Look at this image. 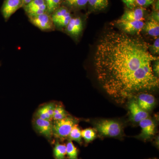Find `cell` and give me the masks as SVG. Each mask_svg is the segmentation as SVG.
I'll return each instance as SVG.
<instances>
[{
	"label": "cell",
	"mask_w": 159,
	"mask_h": 159,
	"mask_svg": "<svg viewBox=\"0 0 159 159\" xmlns=\"http://www.w3.org/2000/svg\"><path fill=\"white\" fill-rule=\"evenodd\" d=\"M149 49L145 42L122 31H109L99 39L93 57L96 76L106 93L118 103L158 88L153 66L159 57Z\"/></svg>",
	"instance_id": "6da1fadb"
},
{
	"label": "cell",
	"mask_w": 159,
	"mask_h": 159,
	"mask_svg": "<svg viewBox=\"0 0 159 159\" xmlns=\"http://www.w3.org/2000/svg\"><path fill=\"white\" fill-rule=\"evenodd\" d=\"M78 122V119L70 115L61 120L53 121V136L60 139L68 138L72 129Z\"/></svg>",
	"instance_id": "7a4b0ae2"
},
{
	"label": "cell",
	"mask_w": 159,
	"mask_h": 159,
	"mask_svg": "<svg viewBox=\"0 0 159 159\" xmlns=\"http://www.w3.org/2000/svg\"><path fill=\"white\" fill-rule=\"evenodd\" d=\"M94 125L98 132L104 136L116 137L122 133V124L115 120H99L95 122Z\"/></svg>",
	"instance_id": "3957f363"
},
{
	"label": "cell",
	"mask_w": 159,
	"mask_h": 159,
	"mask_svg": "<svg viewBox=\"0 0 159 159\" xmlns=\"http://www.w3.org/2000/svg\"><path fill=\"white\" fill-rule=\"evenodd\" d=\"M29 19L32 25L42 31L48 32L54 31L55 29L51 14L48 12L29 17Z\"/></svg>",
	"instance_id": "277c9868"
},
{
	"label": "cell",
	"mask_w": 159,
	"mask_h": 159,
	"mask_svg": "<svg viewBox=\"0 0 159 159\" xmlns=\"http://www.w3.org/2000/svg\"><path fill=\"white\" fill-rule=\"evenodd\" d=\"M32 125L34 130L41 135L51 141L53 136V121L34 116Z\"/></svg>",
	"instance_id": "5b68a950"
},
{
	"label": "cell",
	"mask_w": 159,
	"mask_h": 159,
	"mask_svg": "<svg viewBox=\"0 0 159 159\" xmlns=\"http://www.w3.org/2000/svg\"><path fill=\"white\" fill-rule=\"evenodd\" d=\"M22 0H4L1 8V12L5 21L20 8H23Z\"/></svg>",
	"instance_id": "8992f818"
},
{
	"label": "cell",
	"mask_w": 159,
	"mask_h": 159,
	"mask_svg": "<svg viewBox=\"0 0 159 159\" xmlns=\"http://www.w3.org/2000/svg\"><path fill=\"white\" fill-rule=\"evenodd\" d=\"M23 8L28 17L48 12V7L44 0H33Z\"/></svg>",
	"instance_id": "52a82bcc"
},
{
	"label": "cell",
	"mask_w": 159,
	"mask_h": 159,
	"mask_svg": "<svg viewBox=\"0 0 159 159\" xmlns=\"http://www.w3.org/2000/svg\"><path fill=\"white\" fill-rule=\"evenodd\" d=\"M66 32L75 39H77L82 33L83 30V23L82 18L80 16H74L69 22L65 28Z\"/></svg>",
	"instance_id": "ba28073f"
},
{
	"label": "cell",
	"mask_w": 159,
	"mask_h": 159,
	"mask_svg": "<svg viewBox=\"0 0 159 159\" xmlns=\"http://www.w3.org/2000/svg\"><path fill=\"white\" fill-rule=\"evenodd\" d=\"M117 25L122 29V31L128 34H134L140 32L144 28L145 23L144 20L133 21H119Z\"/></svg>",
	"instance_id": "9c48e42d"
},
{
	"label": "cell",
	"mask_w": 159,
	"mask_h": 159,
	"mask_svg": "<svg viewBox=\"0 0 159 159\" xmlns=\"http://www.w3.org/2000/svg\"><path fill=\"white\" fill-rule=\"evenodd\" d=\"M139 125L142 129L139 138L146 140L153 136L155 133L156 125L153 120L146 118L140 121Z\"/></svg>",
	"instance_id": "30bf717a"
},
{
	"label": "cell",
	"mask_w": 159,
	"mask_h": 159,
	"mask_svg": "<svg viewBox=\"0 0 159 159\" xmlns=\"http://www.w3.org/2000/svg\"><path fill=\"white\" fill-rule=\"evenodd\" d=\"M56 104V102H51L41 106L35 112L34 116L52 121Z\"/></svg>",
	"instance_id": "8fae6325"
},
{
	"label": "cell",
	"mask_w": 159,
	"mask_h": 159,
	"mask_svg": "<svg viewBox=\"0 0 159 159\" xmlns=\"http://www.w3.org/2000/svg\"><path fill=\"white\" fill-rule=\"evenodd\" d=\"M145 9L142 7L131 9L125 11L119 21H133L144 20Z\"/></svg>",
	"instance_id": "7c38bea8"
},
{
	"label": "cell",
	"mask_w": 159,
	"mask_h": 159,
	"mask_svg": "<svg viewBox=\"0 0 159 159\" xmlns=\"http://www.w3.org/2000/svg\"><path fill=\"white\" fill-rule=\"evenodd\" d=\"M129 110L130 111L132 119L134 122H140L143 119L148 118V112L142 109L134 100H132L129 102Z\"/></svg>",
	"instance_id": "4fadbf2b"
},
{
	"label": "cell",
	"mask_w": 159,
	"mask_h": 159,
	"mask_svg": "<svg viewBox=\"0 0 159 159\" xmlns=\"http://www.w3.org/2000/svg\"><path fill=\"white\" fill-rule=\"evenodd\" d=\"M136 101L138 105L143 110H151L155 104V98L150 94L141 93L139 94Z\"/></svg>",
	"instance_id": "5bb4252c"
},
{
	"label": "cell",
	"mask_w": 159,
	"mask_h": 159,
	"mask_svg": "<svg viewBox=\"0 0 159 159\" xmlns=\"http://www.w3.org/2000/svg\"><path fill=\"white\" fill-rule=\"evenodd\" d=\"M88 0H62L61 6L66 7L71 11H77L85 8Z\"/></svg>",
	"instance_id": "9a60e30c"
},
{
	"label": "cell",
	"mask_w": 159,
	"mask_h": 159,
	"mask_svg": "<svg viewBox=\"0 0 159 159\" xmlns=\"http://www.w3.org/2000/svg\"><path fill=\"white\" fill-rule=\"evenodd\" d=\"M144 28L149 35L154 37H158L159 35V23L155 20L151 19L145 24Z\"/></svg>",
	"instance_id": "2e32d148"
},
{
	"label": "cell",
	"mask_w": 159,
	"mask_h": 159,
	"mask_svg": "<svg viewBox=\"0 0 159 159\" xmlns=\"http://www.w3.org/2000/svg\"><path fill=\"white\" fill-rule=\"evenodd\" d=\"M108 0H88V5L92 10L101 11L108 7Z\"/></svg>",
	"instance_id": "e0dca14e"
},
{
	"label": "cell",
	"mask_w": 159,
	"mask_h": 159,
	"mask_svg": "<svg viewBox=\"0 0 159 159\" xmlns=\"http://www.w3.org/2000/svg\"><path fill=\"white\" fill-rule=\"evenodd\" d=\"M53 154L55 159H65L66 154V145L60 144L58 142H56L53 149Z\"/></svg>",
	"instance_id": "ac0fdd59"
},
{
	"label": "cell",
	"mask_w": 159,
	"mask_h": 159,
	"mask_svg": "<svg viewBox=\"0 0 159 159\" xmlns=\"http://www.w3.org/2000/svg\"><path fill=\"white\" fill-rule=\"evenodd\" d=\"M69 116L67 112L61 104H56L53 116V121H57L64 119Z\"/></svg>",
	"instance_id": "d6986e66"
},
{
	"label": "cell",
	"mask_w": 159,
	"mask_h": 159,
	"mask_svg": "<svg viewBox=\"0 0 159 159\" xmlns=\"http://www.w3.org/2000/svg\"><path fill=\"white\" fill-rule=\"evenodd\" d=\"M66 154L69 159H78V151L72 141H68L66 145Z\"/></svg>",
	"instance_id": "ffe728a7"
},
{
	"label": "cell",
	"mask_w": 159,
	"mask_h": 159,
	"mask_svg": "<svg viewBox=\"0 0 159 159\" xmlns=\"http://www.w3.org/2000/svg\"><path fill=\"white\" fill-rule=\"evenodd\" d=\"M68 138H69L70 141H76L79 144L81 143L82 138L81 136V130H80L78 127L77 124L74 125L69 134Z\"/></svg>",
	"instance_id": "44dd1931"
},
{
	"label": "cell",
	"mask_w": 159,
	"mask_h": 159,
	"mask_svg": "<svg viewBox=\"0 0 159 159\" xmlns=\"http://www.w3.org/2000/svg\"><path fill=\"white\" fill-rule=\"evenodd\" d=\"M81 136L87 143L93 141L96 139V132L91 128H87L81 130Z\"/></svg>",
	"instance_id": "7402d4cb"
},
{
	"label": "cell",
	"mask_w": 159,
	"mask_h": 159,
	"mask_svg": "<svg viewBox=\"0 0 159 159\" xmlns=\"http://www.w3.org/2000/svg\"><path fill=\"white\" fill-rule=\"evenodd\" d=\"M62 0H49L48 6V12L51 14L61 6Z\"/></svg>",
	"instance_id": "603a6c76"
},
{
	"label": "cell",
	"mask_w": 159,
	"mask_h": 159,
	"mask_svg": "<svg viewBox=\"0 0 159 159\" xmlns=\"http://www.w3.org/2000/svg\"><path fill=\"white\" fill-rule=\"evenodd\" d=\"M154 1L155 0H136V5L144 8L150 6Z\"/></svg>",
	"instance_id": "cb8c5ba5"
},
{
	"label": "cell",
	"mask_w": 159,
	"mask_h": 159,
	"mask_svg": "<svg viewBox=\"0 0 159 159\" xmlns=\"http://www.w3.org/2000/svg\"><path fill=\"white\" fill-rule=\"evenodd\" d=\"M122 1L129 9H134L136 6V0H122Z\"/></svg>",
	"instance_id": "d4e9b609"
},
{
	"label": "cell",
	"mask_w": 159,
	"mask_h": 159,
	"mask_svg": "<svg viewBox=\"0 0 159 159\" xmlns=\"http://www.w3.org/2000/svg\"><path fill=\"white\" fill-rule=\"evenodd\" d=\"M152 49L154 53L156 54H159V37L157 38V39L155 41Z\"/></svg>",
	"instance_id": "484cf974"
},
{
	"label": "cell",
	"mask_w": 159,
	"mask_h": 159,
	"mask_svg": "<svg viewBox=\"0 0 159 159\" xmlns=\"http://www.w3.org/2000/svg\"><path fill=\"white\" fill-rule=\"evenodd\" d=\"M159 59L155 61L153 66V70L154 74L157 77H159Z\"/></svg>",
	"instance_id": "4316f807"
},
{
	"label": "cell",
	"mask_w": 159,
	"mask_h": 159,
	"mask_svg": "<svg viewBox=\"0 0 159 159\" xmlns=\"http://www.w3.org/2000/svg\"><path fill=\"white\" fill-rule=\"evenodd\" d=\"M152 19L159 22V11L155 10L152 13Z\"/></svg>",
	"instance_id": "83f0119b"
},
{
	"label": "cell",
	"mask_w": 159,
	"mask_h": 159,
	"mask_svg": "<svg viewBox=\"0 0 159 159\" xmlns=\"http://www.w3.org/2000/svg\"><path fill=\"white\" fill-rule=\"evenodd\" d=\"M33 1V0H22L23 4V7H24V6H25V5H27V4H29V3H30V2H31V1Z\"/></svg>",
	"instance_id": "f1b7e54d"
},
{
	"label": "cell",
	"mask_w": 159,
	"mask_h": 159,
	"mask_svg": "<svg viewBox=\"0 0 159 159\" xmlns=\"http://www.w3.org/2000/svg\"><path fill=\"white\" fill-rule=\"evenodd\" d=\"M1 65H2V64H1V62H0V66H1Z\"/></svg>",
	"instance_id": "f546056e"
}]
</instances>
